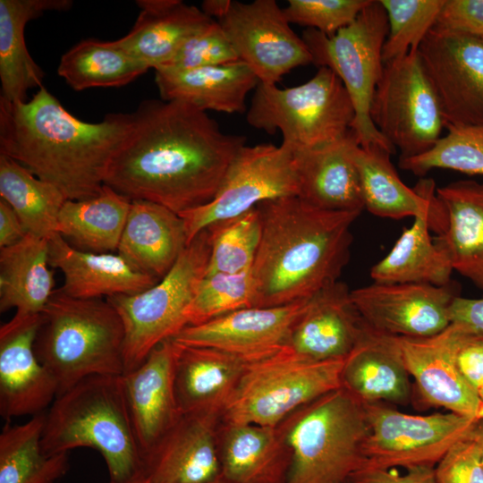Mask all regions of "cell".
<instances>
[{"label": "cell", "mask_w": 483, "mask_h": 483, "mask_svg": "<svg viewBox=\"0 0 483 483\" xmlns=\"http://www.w3.org/2000/svg\"><path fill=\"white\" fill-rule=\"evenodd\" d=\"M366 329L351 299V291L338 281L311 299L279 352L312 361L343 359L356 347Z\"/></svg>", "instance_id": "ffe728a7"}, {"label": "cell", "mask_w": 483, "mask_h": 483, "mask_svg": "<svg viewBox=\"0 0 483 483\" xmlns=\"http://www.w3.org/2000/svg\"><path fill=\"white\" fill-rule=\"evenodd\" d=\"M292 452L286 483H345L364 462V403L343 387L301 406L276 426Z\"/></svg>", "instance_id": "8992f818"}, {"label": "cell", "mask_w": 483, "mask_h": 483, "mask_svg": "<svg viewBox=\"0 0 483 483\" xmlns=\"http://www.w3.org/2000/svg\"><path fill=\"white\" fill-rule=\"evenodd\" d=\"M299 194L291 145H244L232 160L211 201L179 214L188 243L208 226L247 213L261 202Z\"/></svg>", "instance_id": "7c38bea8"}, {"label": "cell", "mask_w": 483, "mask_h": 483, "mask_svg": "<svg viewBox=\"0 0 483 483\" xmlns=\"http://www.w3.org/2000/svg\"><path fill=\"white\" fill-rule=\"evenodd\" d=\"M179 349L177 342L166 340L157 345L137 369L123 375L141 456L182 416L175 391Z\"/></svg>", "instance_id": "7402d4cb"}, {"label": "cell", "mask_w": 483, "mask_h": 483, "mask_svg": "<svg viewBox=\"0 0 483 483\" xmlns=\"http://www.w3.org/2000/svg\"><path fill=\"white\" fill-rule=\"evenodd\" d=\"M208 229L211 252L206 275L251 270L261 236L257 208L233 219L214 224Z\"/></svg>", "instance_id": "60d3db41"}, {"label": "cell", "mask_w": 483, "mask_h": 483, "mask_svg": "<svg viewBox=\"0 0 483 483\" xmlns=\"http://www.w3.org/2000/svg\"><path fill=\"white\" fill-rule=\"evenodd\" d=\"M239 60L223 28L214 19L191 35L174 55L157 70L183 71Z\"/></svg>", "instance_id": "ee69618b"}, {"label": "cell", "mask_w": 483, "mask_h": 483, "mask_svg": "<svg viewBox=\"0 0 483 483\" xmlns=\"http://www.w3.org/2000/svg\"><path fill=\"white\" fill-rule=\"evenodd\" d=\"M312 298L283 306L238 309L197 326H188L173 340L219 350L248 365L256 363L282 349Z\"/></svg>", "instance_id": "e0dca14e"}, {"label": "cell", "mask_w": 483, "mask_h": 483, "mask_svg": "<svg viewBox=\"0 0 483 483\" xmlns=\"http://www.w3.org/2000/svg\"><path fill=\"white\" fill-rule=\"evenodd\" d=\"M369 116L400 158L429 150L442 137L446 123L418 51L384 64Z\"/></svg>", "instance_id": "8fae6325"}, {"label": "cell", "mask_w": 483, "mask_h": 483, "mask_svg": "<svg viewBox=\"0 0 483 483\" xmlns=\"http://www.w3.org/2000/svg\"><path fill=\"white\" fill-rule=\"evenodd\" d=\"M467 335L462 326L450 323L432 336L396 339L422 403L477 419L481 403L478 392L462 377L457 366L458 351Z\"/></svg>", "instance_id": "ac0fdd59"}, {"label": "cell", "mask_w": 483, "mask_h": 483, "mask_svg": "<svg viewBox=\"0 0 483 483\" xmlns=\"http://www.w3.org/2000/svg\"><path fill=\"white\" fill-rule=\"evenodd\" d=\"M220 476L230 483H286L292 452L277 427L220 419Z\"/></svg>", "instance_id": "cb8c5ba5"}, {"label": "cell", "mask_w": 483, "mask_h": 483, "mask_svg": "<svg viewBox=\"0 0 483 483\" xmlns=\"http://www.w3.org/2000/svg\"><path fill=\"white\" fill-rule=\"evenodd\" d=\"M388 32L386 13L380 1L371 2L350 25L327 36L306 29L301 36L312 64L327 67L342 80L352 102L355 118L352 131L362 148L379 146L391 153L395 148L374 126L369 108L384 64L382 50Z\"/></svg>", "instance_id": "9c48e42d"}, {"label": "cell", "mask_w": 483, "mask_h": 483, "mask_svg": "<svg viewBox=\"0 0 483 483\" xmlns=\"http://www.w3.org/2000/svg\"><path fill=\"white\" fill-rule=\"evenodd\" d=\"M478 395L479 397L480 402L483 403V385L479 388Z\"/></svg>", "instance_id": "680465c9"}, {"label": "cell", "mask_w": 483, "mask_h": 483, "mask_svg": "<svg viewBox=\"0 0 483 483\" xmlns=\"http://www.w3.org/2000/svg\"><path fill=\"white\" fill-rule=\"evenodd\" d=\"M46 412L0 434V483H55L69 470V453L47 455L41 437Z\"/></svg>", "instance_id": "8d00e7d4"}, {"label": "cell", "mask_w": 483, "mask_h": 483, "mask_svg": "<svg viewBox=\"0 0 483 483\" xmlns=\"http://www.w3.org/2000/svg\"><path fill=\"white\" fill-rule=\"evenodd\" d=\"M349 483H437L435 467L419 466L406 470L404 474L396 469H360L348 479Z\"/></svg>", "instance_id": "c3c4849f"}, {"label": "cell", "mask_w": 483, "mask_h": 483, "mask_svg": "<svg viewBox=\"0 0 483 483\" xmlns=\"http://www.w3.org/2000/svg\"><path fill=\"white\" fill-rule=\"evenodd\" d=\"M355 111L339 77L318 67L308 81L280 89L259 82L246 114L247 123L268 134L279 131L296 150L321 148L347 137Z\"/></svg>", "instance_id": "52a82bcc"}, {"label": "cell", "mask_w": 483, "mask_h": 483, "mask_svg": "<svg viewBox=\"0 0 483 483\" xmlns=\"http://www.w3.org/2000/svg\"><path fill=\"white\" fill-rule=\"evenodd\" d=\"M39 322L40 314L13 317L0 327V414L7 421L45 412L58 394L34 351Z\"/></svg>", "instance_id": "d6986e66"}, {"label": "cell", "mask_w": 483, "mask_h": 483, "mask_svg": "<svg viewBox=\"0 0 483 483\" xmlns=\"http://www.w3.org/2000/svg\"><path fill=\"white\" fill-rule=\"evenodd\" d=\"M149 68L121 48L114 40L88 38L64 53L58 74L74 90L124 86Z\"/></svg>", "instance_id": "f35d334b"}, {"label": "cell", "mask_w": 483, "mask_h": 483, "mask_svg": "<svg viewBox=\"0 0 483 483\" xmlns=\"http://www.w3.org/2000/svg\"><path fill=\"white\" fill-rule=\"evenodd\" d=\"M483 419V403H480V406L479 408L478 413H477V419Z\"/></svg>", "instance_id": "9f6ffc18"}, {"label": "cell", "mask_w": 483, "mask_h": 483, "mask_svg": "<svg viewBox=\"0 0 483 483\" xmlns=\"http://www.w3.org/2000/svg\"><path fill=\"white\" fill-rule=\"evenodd\" d=\"M178 343L175 391L182 414L221 416L248 364L219 350Z\"/></svg>", "instance_id": "4dcf8cb0"}, {"label": "cell", "mask_w": 483, "mask_h": 483, "mask_svg": "<svg viewBox=\"0 0 483 483\" xmlns=\"http://www.w3.org/2000/svg\"><path fill=\"white\" fill-rule=\"evenodd\" d=\"M139 16L115 43L149 69L163 67L181 46L212 20L201 9L180 0H139Z\"/></svg>", "instance_id": "f1b7e54d"}, {"label": "cell", "mask_w": 483, "mask_h": 483, "mask_svg": "<svg viewBox=\"0 0 483 483\" xmlns=\"http://www.w3.org/2000/svg\"><path fill=\"white\" fill-rule=\"evenodd\" d=\"M132 127V114L80 120L41 87L31 99L0 97V154L58 188L67 199L97 195Z\"/></svg>", "instance_id": "7a4b0ae2"}, {"label": "cell", "mask_w": 483, "mask_h": 483, "mask_svg": "<svg viewBox=\"0 0 483 483\" xmlns=\"http://www.w3.org/2000/svg\"><path fill=\"white\" fill-rule=\"evenodd\" d=\"M364 406L369 433L363 444L360 469L435 467L477 421L451 411L411 415L382 402Z\"/></svg>", "instance_id": "4fadbf2b"}, {"label": "cell", "mask_w": 483, "mask_h": 483, "mask_svg": "<svg viewBox=\"0 0 483 483\" xmlns=\"http://www.w3.org/2000/svg\"><path fill=\"white\" fill-rule=\"evenodd\" d=\"M355 142L351 131L344 139L321 148L293 149L298 197L320 209L361 213L364 203L360 178L351 156Z\"/></svg>", "instance_id": "83f0119b"}, {"label": "cell", "mask_w": 483, "mask_h": 483, "mask_svg": "<svg viewBox=\"0 0 483 483\" xmlns=\"http://www.w3.org/2000/svg\"><path fill=\"white\" fill-rule=\"evenodd\" d=\"M48 240L30 233L0 248V311L15 309L13 317L39 315L54 293Z\"/></svg>", "instance_id": "836d02e7"}, {"label": "cell", "mask_w": 483, "mask_h": 483, "mask_svg": "<svg viewBox=\"0 0 483 483\" xmlns=\"http://www.w3.org/2000/svg\"><path fill=\"white\" fill-rule=\"evenodd\" d=\"M256 208L261 236L251 268L254 307L310 299L338 282L350 258L351 226L360 213L320 209L298 196Z\"/></svg>", "instance_id": "3957f363"}, {"label": "cell", "mask_w": 483, "mask_h": 483, "mask_svg": "<svg viewBox=\"0 0 483 483\" xmlns=\"http://www.w3.org/2000/svg\"><path fill=\"white\" fill-rule=\"evenodd\" d=\"M410 377L396 336L367 326L345 360L341 382L342 387L363 403L405 404L412 395Z\"/></svg>", "instance_id": "4316f807"}, {"label": "cell", "mask_w": 483, "mask_h": 483, "mask_svg": "<svg viewBox=\"0 0 483 483\" xmlns=\"http://www.w3.org/2000/svg\"><path fill=\"white\" fill-rule=\"evenodd\" d=\"M391 154L379 146L362 148L357 142L351 148L364 209L375 216L394 219L428 216L431 231L442 234L447 220L436 197L435 182L422 179L414 189L408 187L391 163Z\"/></svg>", "instance_id": "603a6c76"}, {"label": "cell", "mask_w": 483, "mask_h": 483, "mask_svg": "<svg viewBox=\"0 0 483 483\" xmlns=\"http://www.w3.org/2000/svg\"><path fill=\"white\" fill-rule=\"evenodd\" d=\"M0 197L15 211L27 233L47 240L58 233V216L67 200L65 196L55 185L2 154Z\"/></svg>", "instance_id": "74e56055"}, {"label": "cell", "mask_w": 483, "mask_h": 483, "mask_svg": "<svg viewBox=\"0 0 483 483\" xmlns=\"http://www.w3.org/2000/svg\"><path fill=\"white\" fill-rule=\"evenodd\" d=\"M418 55L446 126L483 125V36L432 29Z\"/></svg>", "instance_id": "9a60e30c"}, {"label": "cell", "mask_w": 483, "mask_h": 483, "mask_svg": "<svg viewBox=\"0 0 483 483\" xmlns=\"http://www.w3.org/2000/svg\"><path fill=\"white\" fill-rule=\"evenodd\" d=\"M250 307H254L251 270L205 275L188 309L189 326Z\"/></svg>", "instance_id": "7bdbcfd3"}, {"label": "cell", "mask_w": 483, "mask_h": 483, "mask_svg": "<svg viewBox=\"0 0 483 483\" xmlns=\"http://www.w3.org/2000/svg\"><path fill=\"white\" fill-rule=\"evenodd\" d=\"M41 447L47 455L93 448L104 458L111 482L140 472L141 452L123 376H91L57 395L46 413Z\"/></svg>", "instance_id": "277c9868"}, {"label": "cell", "mask_w": 483, "mask_h": 483, "mask_svg": "<svg viewBox=\"0 0 483 483\" xmlns=\"http://www.w3.org/2000/svg\"><path fill=\"white\" fill-rule=\"evenodd\" d=\"M124 328L106 299L55 290L40 313L34 351L58 386L57 395L97 375H123Z\"/></svg>", "instance_id": "5b68a950"}, {"label": "cell", "mask_w": 483, "mask_h": 483, "mask_svg": "<svg viewBox=\"0 0 483 483\" xmlns=\"http://www.w3.org/2000/svg\"><path fill=\"white\" fill-rule=\"evenodd\" d=\"M109 483H116V482H109ZM119 483H157L153 480H151L148 477H147L145 474H143L141 471L137 473L132 478L123 481Z\"/></svg>", "instance_id": "11a10c76"}, {"label": "cell", "mask_w": 483, "mask_h": 483, "mask_svg": "<svg viewBox=\"0 0 483 483\" xmlns=\"http://www.w3.org/2000/svg\"><path fill=\"white\" fill-rule=\"evenodd\" d=\"M388 20L383 64L417 52L433 29L444 0H379Z\"/></svg>", "instance_id": "b9f144b4"}, {"label": "cell", "mask_w": 483, "mask_h": 483, "mask_svg": "<svg viewBox=\"0 0 483 483\" xmlns=\"http://www.w3.org/2000/svg\"><path fill=\"white\" fill-rule=\"evenodd\" d=\"M437 483H483V464L471 430L435 466Z\"/></svg>", "instance_id": "bcb514c9"}, {"label": "cell", "mask_w": 483, "mask_h": 483, "mask_svg": "<svg viewBox=\"0 0 483 483\" xmlns=\"http://www.w3.org/2000/svg\"><path fill=\"white\" fill-rule=\"evenodd\" d=\"M371 0H289L283 9L290 23L327 36L350 25Z\"/></svg>", "instance_id": "f6af8a7d"}, {"label": "cell", "mask_w": 483, "mask_h": 483, "mask_svg": "<svg viewBox=\"0 0 483 483\" xmlns=\"http://www.w3.org/2000/svg\"><path fill=\"white\" fill-rule=\"evenodd\" d=\"M472 435L478 444L480 458L483 464V419H477L472 428Z\"/></svg>", "instance_id": "db71d44e"}, {"label": "cell", "mask_w": 483, "mask_h": 483, "mask_svg": "<svg viewBox=\"0 0 483 483\" xmlns=\"http://www.w3.org/2000/svg\"><path fill=\"white\" fill-rule=\"evenodd\" d=\"M217 21L239 59L259 82L276 85L292 69L312 63L306 44L290 27L275 0H231Z\"/></svg>", "instance_id": "5bb4252c"}, {"label": "cell", "mask_w": 483, "mask_h": 483, "mask_svg": "<svg viewBox=\"0 0 483 483\" xmlns=\"http://www.w3.org/2000/svg\"><path fill=\"white\" fill-rule=\"evenodd\" d=\"M231 0H205L201 10L210 18L220 19L227 11Z\"/></svg>", "instance_id": "f5cc1de1"}, {"label": "cell", "mask_w": 483, "mask_h": 483, "mask_svg": "<svg viewBox=\"0 0 483 483\" xmlns=\"http://www.w3.org/2000/svg\"><path fill=\"white\" fill-rule=\"evenodd\" d=\"M209 483H230L227 480L224 479L221 476L218 477L216 479L209 482Z\"/></svg>", "instance_id": "6f0895ef"}, {"label": "cell", "mask_w": 483, "mask_h": 483, "mask_svg": "<svg viewBox=\"0 0 483 483\" xmlns=\"http://www.w3.org/2000/svg\"><path fill=\"white\" fill-rule=\"evenodd\" d=\"M210 252V232L206 228L156 284L135 294L106 298L124 328L123 374L137 369L157 345L189 326L188 309L206 275Z\"/></svg>", "instance_id": "ba28073f"}, {"label": "cell", "mask_w": 483, "mask_h": 483, "mask_svg": "<svg viewBox=\"0 0 483 483\" xmlns=\"http://www.w3.org/2000/svg\"><path fill=\"white\" fill-rule=\"evenodd\" d=\"M345 483H349V482L347 481V482H345Z\"/></svg>", "instance_id": "91938a15"}, {"label": "cell", "mask_w": 483, "mask_h": 483, "mask_svg": "<svg viewBox=\"0 0 483 483\" xmlns=\"http://www.w3.org/2000/svg\"><path fill=\"white\" fill-rule=\"evenodd\" d=\"M346 358L312 361L278 352L250 364L221 419L276 427L301 406L342 387Z\"/></svg>", "instance_id": "30bf717a"}, {"label": "cell", "mask_w": 483, "mask_h": 483, "mask_svg": "<svg viewBox=\"0 0 483 483\" xmlns=\"http://www.w3.org/2000/svg\"><path fill=\"white\" fill-rule=\"evenodd\" d=\"M131 114L105 184L178 215L211 201L246 138L225 133L206 111L181 101L147 100Z\"/></svg>", "instance_id": "6da1fadb"}, {"label": "cell", "mask_w": 483, "mask_h": 483, "mask_svg": "<svg viewBox=\"0 0 483 483\" xmlns=\"http://www.w3.org/2000/svg\"><path fill=\"white\" fill-rule=\"evenodd\" d=\"M70 0H0L1 98L27 101L31 89L41 88L44 72L25 43L26 24L47 11H68Z\"/></svg>", "instance_id": "d6a6232c"}, {"label": "cell", "mask_w": 483, "mask_h": 483, "mask_svg": "<svg viewBox=\"0 0 483 483\" xmlns=\"http://www.w3.org/2000/svg\"><path fill=\"white\" fill-rule=\"evenodd\" d=\"M48 258L50 267L64 275V284L59 290L72 298L135 294L159 282L137 271L118 254L75 249L59 233L48 239Z\"/></svg>", "instance_id": "d4e9b609"}, {"label": "cell", "mask_w": 483, "mask_h": 483, "mask_svg": "<svg viewBox=\"0 0 483 483\" xmlns=\"http://www.w3.org/2000/svg\"><path fill=\"white\" fill-rule=\"evenodd\" d=\"M456 296L451 284L373 283L351 291V299L367 326L402 337H428L445 329Z\"/></svg>", "instance_id": "2e32d148"}, {"label": "cell", "mask_w": 483, "mask_h": 483, "mask_svg": "<svg viewBox=\"0 0 483 483\" xmlns=\"http://www.w3.org/2000/svg\"><path fill=\"white\" fill-rule=\"evenodd\" d=\"M450 323L460 325L471 335L483 337V297L456 296L450 307Z\"/></svg>", "instance_id": "f907efd6"}, {"label": "cell", "mask_w": 483, "mask_h": 483, "mask_svg": "<svg viewBox=\"0 0 483 483\" xmlns=\"http://www.w3.org/2000/svg\"><path fill=\"white\" fill-rule=\"evenodd\" d=\"M216 413H184L141 456V472L157 483H209L220 477Z\"/></svg>", "instance_id": "44dd1931"}, {"label": "cell", "mask_w": 483, "mask_h": 483, "mask_svg": "<svg viewBox=\"0 0 483 483\" xmlns=\"http://www.w3.org/2000/svg\"><path fill=\"white\" fill-rule=\"evenodd\" d=\"M162 100L181 101L203 111L244 113L246 97L259 80L242 61L191 70H156Z\"/></svg>", "instance_id": "f546056e"}, {"label": "cell", "mask_w": 483, "mask_h": 483, "mask_svg": "<svg viewBox=\"0 0 483 483\" xmlns=\"http://www.w3.org/2000/svg\"><path fill=\"white\" fill-rule=\"evenodd\" d=\"M457 366L462 377L478 392L483 385V337L468 333L458 351Z\"/></svg>", "instance_id": "681fc988"}, {"label": "cell", "mask_w": 483, "mask_h": 483, "mask_svg": "<svg viewBox=\"0 0 483 483\" xmlns=\"http://www.w3.org/2000/svg\"><path fill=\"white\" fill-rule=\"evenodd\" d=\"M430 231L428 216L415 217L391 250L371 267L373 282L450 284L454 271L451 259L445 250L434 242Z\"/></svg>", "instance_id": "d590c367"}, {"label": "cell", "mask_w": 483, "mask_h": 483, "mask_svg": "<svg viewBox=\"0 0 483 483\" xmlns=\"http://www.w3.org/2000/svg\"><path fill=\"white\" fill-rule=\"evenodd\" d=\"M27 232L12 207L0 199V248L13 245L21 241Z\"/></svg>", "instance_id": "816d5d0a"}, {"label": "cell", "mask_w": 483, "mask_h": 483, "mask_svg": "<svg viewBox=\"0 0 483 483\" xmlns=\"http://www.w3.org/2000/svg\"><path fill=\"white\" fill-rule=\"evenodd\" d=\"M433 30L483 36V0H444Z\"/></svg>", "instance_id": "7dc6e473"}, {"label": "cell", "mask_w": 483, "mask_h": 483, "mask_svg": "<svg viewBox=\"0 0 483 483\" xmlns=\"http://www.w3.org/2000/svg\"><path fill=\"white\" fill-rule=\"evenodd\" d=\"M446 134L428 151L400 158L399 166L423 176L432 169L483 175V125L445 127Z\"/></svg>", "instance_id": "ab89813d"}, {"label": "cell", "mask_w": 483, "mask_h": 483, "mask_svg": "<svg viewBox=\"0 0 483 483\" xmlns=\"http://www.w3.org/2000/svg\"><path fill=\"white\" fill-rule=\"evenodd\" d=\"M131 200L104 184L89 199H67L58 216L57 233L73 248L94 253L118 249Z\"/></svg>", "instance_id": "e575fe53"}, {"label": "cell", "mask_w": 483, "mask_h": 483, "mask_svg": "<svg viewBox=\"0 0 483 483\" xmlns=\"http://www.w3.org/2000/svg\"><path fill=\"white\" fill-rule=\"evenodd\" d=\"M188 244L178 214L157 203L131 200L117 252L133 268L160 281Z\"/></svg>", "instance_id": "484cf974"}, {"label": "cell", "mask_w": 483, "mask_h": 483, "mask_svg": "<svg viewBox=\"0 0 483 483\" xmlns=\"http://www.w3.org/2000/svg\"><path fill=\"white\" fill-rule=\"evenodd\" d=\"M436 194L447 220L436 242L453 270L483 290V182L456 181L436 188Z\"/></svg>", "instance_id": "1f68e13d"}]
</instances>
